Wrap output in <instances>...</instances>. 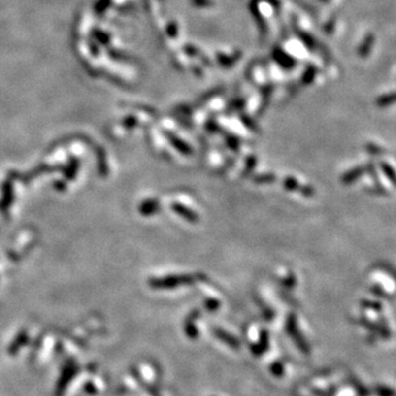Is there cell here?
<instances>
[{
	"mask_svg": "<svg viewBox=\"0 0 396 396\" xmlns=\"http://www.w3.org/2000/svg\"><path fill=\"white\" fill-rule=\"evenodd\" d=\"M271 372L274 375L280 376L283 374V372H284V366H283L282 363H279V362L273 363L271 366Z\"/></svg>",
	"mask_w": 396,
	"mask_h": 396,
	"instance_id": "3",
	"label": "cell"
},
{
	"mask_svg": "<svg viewBox=\"0 0 396 396\" xmlns=\"http://www.w3.org/2000/svg\"><path fill=\"white\" fill-rule=\"evenodd\" d=\"M216 336L218 337L219 339H221L223 341L227 342L228 345H230L231 347H233V348H238L239 347V342L235 340V338H233L232 336H230V334H228L227 332L223 331V330H217Z\"/></svg>",
	"mask_w": 396,
	"mask_h": 396,
	"instance_id": "1",
	"label": "cell"
},
{
	"mask_svg": "<svg viewBox=\"0 0 396 396\" xmlns=\"http://www.w3.org/2000/svg\"><path fill=\"white\" fill-rule=\"evenodd\" d=\"M174 209L177 210V213L180 215H182L183 217H185L186 219H188L190 221H193V223H196V221L198 220V216L195 213H193L192 210L187 209L186 207L175 206V207H174Z\"/></svg>",
	"mask_w": 396,
	"mask_h": 396,
	"instance_id": "2",
	"label": "cell"
}]
</instances>
